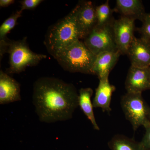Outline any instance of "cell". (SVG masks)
Instances as JSON below:
<instances>
[{"instance_id": "21", "label": "cell", "mask_w": 150, "mask_h": 150, "mask_svg": "<svg viewBox=\"0 0 150 150\" xmlns=\"http://www.w3.org/2000/svg\"><path fill=\"white\" fill-rule=\"evenodd\" d=\"M145 129V134L141 142L146 150H150V125Z\"/></svg>"}, {"instance_id": "6", "label": "cell", "mask_w": 150, "mask_h": 150, "mask_svg": "<svg viewBox=\"0 0 150 150\" xmlns=\"http://www.w3.org/2000/svg\"><path fill=\"white\" fill-rule=\"evenodd\" d=\"M112 24L113 23L102 26L96 25L84 39L86 46L96 56L106 51H118L114 39Z\"/></svg>"}, {"instance_id": "9", "label": "cell", "mask_w": 150, "mask_h": 150, "mask_svg": "<svg viewBox=\"0 0 150 150\" xmlns=\"http://www.w3.org/2000/svg\"><path fill=\"white\" fill-rule=\"evenodd\" d=\"M127 93H142L150 89V67L140 68L131 66L125 81Z\"/></svg>"}, {"instance_id": "5", "label": "cell", "mask_w": 150, "mask_h": 150, "mask_svg": "<svg viewBox=\"0 0 150 150\" xmlns=\"http://www.w3.org/2000/svg\"><path fill=\"white\" fill-rule=\"evenodd\" d=\"M121 105L126 119L131 123L134 131L141 126L146 128L150 125V108L142 93L126 92L121 98Z\"/></svg>"}, {"instance_id": "16", "label": "cell", "mask_w": 150, "mask_h": 150, "mask_svg": "<svg viewBox=\"0 0 150 150\" xmlns=\"http://www.w3.org/2000/svg\"><path fill=\"white\" fill-rule=\"evenodd\" d=\"M108 146L110 150H146L141 142L120 134L112 137Z\"/></svg>"}, {"instance_id": "12", "label": "cell", "mask_w": 150, "mask_h": 150, "mask_svg": "<svg viewBox=\"0 0 150 150\" xmlns=\"http://www.w3.org/2000/svg\"><path fill=\"white\" fill-rule=\"evenodd\" d=\"M121 54L118 51H106L97 55L93 67V75L99 80L108 78Z\"/></svg>"}, {"instance_id": "22", "label": "cell", "mask_w": 150, "mask_h": 150, "mask_svg": "<svg viewBox=\"0 0 150 150\" xmlns=\"http://www.w3.org/2000/svg\"><path fill=\"white\" fill-rule=\"evenodd\" d=\"M13 0H1L0 6L2 7H6L14 3Z\"/></svg>"}, {"instance_id": "18", "label": "cell", "mask_w": 150, "mask_h": 150, "mask_svg": "<svg viewBox=\"0 0 150 150\" xmlns=\"http://www.w3.org/2000/svg\"><path fill=\"white\" fill-rule=\"evenodd\" d=\"M22 11H17L8 18L6 19L0 27V40L1 42L6 40V35L16 24L17 21L21 16Z\"/></svg>"}, {"instance_id": "15", "label": "cell", "mask_w": 150, "mask_h": 150, "mask_svg": "<svg viewBox=\"0 0 150 150\" xmlns=\"http://www.w3.org/2000/svg\"><path fill=\"white\" fill-rule=\"evenodd\" d=\"M93 90L90 88H81L79 93V105L88 120L91 122L94 129L99 131L100 128L95 117L93 110V104L91 98Z\"/></svg>"}, {"instance_id": "4", "label": "cell", "mask_w": 150, "mask_h": 150, "mask_svg": "<svg viewBox=\"0 0 150 150\" xmlns=\"http://www.w3.org/2000/svg\"><path fill=\"white\" fill-rule=\"evenodd\" d=\"M8 53L9 55V68L7 74H19L27 67L36 66L46 59L43 54L34 53L30 49L26 38L16 41H6L1 43V53Z\"/></svg>"}, {"instance_id": "7", "label": "cell", "mask_w": 150, "mask_h": 150, "mask_svg": "<svg viewBox=\"0 0 150 150\" xmlns=\"http://www.w3.org/2000/svg\"><path fill=\"white\" fill-rule=\"evenodd\" d=\"M135 20L121 16L115 20L112 24L113 34L117 49L121 55L127 52L135 37Z\"/></svg>"}, {"instance_id": "8", "label": "cell", "mask_w": 150, "mask_h": 150, "mask_svg": "<svg viewBox=\"0 0 150 150\" xmlns=\"http://www.w3.org/2000/svg\"><path fill=\"white\" fill-rule=\"evenodd\" d=\"M81 39L85 38L97 25L96 8L91 1L81 2L73 9Z\"/></svg>"}, {"instance_id": "19", "label": "cell", "mask_w": 150, "mask_h": 150, "mask_svg": "<svg viewBox=\"0 0 150 150\" xmlns=\"http://www.w3.org/2000/svg\"><path fill=\"white\" fill-rule=\"evenodd\" d=\"M142 27L138 28L142 37L150 40V13L146 14L142 22Z\"/></svg>"}, {"instance_id": "3", "label": "cell", "mask_w": 150, "mask_h": 150, "mask_svg": "<svg viewBox=\"0 0 150 150\" xmlns=\"http://www.w3.org/2000/svg\"><path fill=\"white\" fill-rule=\"evenodd\" d=\"M80 39L72 10L67 16L48 28L44 43L48 53L54 57L63 48Z\"/></svg>"}, {"instance_id": "17", "label": "cell", "mask_w": 150, "mask_h": 150, "mask_svg": "<svg viewBox=\"0 0 150 150\" xmlns=\"http://www.w3.org/2000/svg\"><path fill=\"white\" fill-rule=\"evenodd\" d=\"M113 10L110 8L109 1L96 7L97 25L98 26L112 24L115 20L112 16Z\"/></svg>"}, {"instance_id": "10", "label": "cell", "mask_w": 150, "mask_h": 150, "mask_svg": "<svg viewBox=\"0 0 150 150\" xmlns=\"http://www.w3.org/2000/svg\"><path fill=\"white\" fill-rule=\"evenodd\" d=\"M126 55L131 66L140 68L150 67V40L142 36L135 37Z\"/></svg>"}, {"instance_id": "1", "label": "cell", "mask_w": 150, "mask_h": 150, "mask_svg": "<svg viewBox=\"0 0 150 150\" xmlns=\"http://www.w3.org/2000/svg\"><path fill=\"white\" fill-rule=\"evenodd\" d=\"M32 98L39 120L44 123L69 120L79 106L74 86L54 77H44L35 81Z\"/></svg>"}, {"instance_id": "11", "label": "cell", "mask_w": 150, "mask_h": 150, "mask_svg": "<svg viewBox=\"0 0 150 150\" xmlns=\"http://www.w3.org/2000/svg\"><path fill=\"white\" fill-rule=\"evenodd\" d=\"M20 85L7 73L0 72V104L4 105L21 100Z\"/></svg>"}, {"instance_id": "2", "label": "cell", "mask_w": 150, "mask_h": 150, "mask_svg": "<svg viewBox=\"0 0 150 150\" xmlns=\"http://www.w3.org/2000/svg\"><path fill=\"white\" fill-rule=\"evenodd\" d=\"M96 57L83 42L79 40L63 48L54 57L66 71L93 74V70Z\"/></svg>"}, {"instance_id": "13", "label": "cell", "mask_w": 150, "mask_h": 150, "mask_svg": "<svg viewBox=\"0 0 150 150\" xmlns=\"http://www.w3.org/2000/svg\"><path fill=\"white\" fill-rule=\"evenodd\" d=\"M115 90V87L110 83L108 78L99 80L93 101V107L101 108L104 112H110L112 95Z\"/></svg>"}, {"instance_id": "14", "label": "cell", "mask_w": 150, "mask_h": 150, "mask_svg": "<svg viewBox=\"0 0 150 150\" xmlns=\"http://www.w3.org/2000/svg\"><path fill=\"white\" fill-rule=\"evenodd\" d=\"M114 10L121 14V16L142 22L146 14L143 2L140 0H117Z\"/></svg>"}, {"instance_id": "23", "label": "cell", "mask_w": 150, "mask_h": 150, "mask_svg": "<svg viewBox=\"0 0 150 150\" xmlns=\"http://www.w3.org/2000/svg\"><path fill=\"white\" fill-rule=\"evenodd\" d=\"M149 121H150V117H149Z\"/></svg>"}, {"instance_id": "20", "label": "cell", "mask_w": 150, "mask_h": 150, "mask_svg": "<svg viewBox=\"0 0 150 150\" xmlns=\"http://www.w3.org/2000/svg\"><path fill=\"white\" fill-rule=\"evenodd\" d=\"M43 1L41 0H23L21 1V9L20 10L23 12L25 10H32L35 8Z\"/></svg>"}]
</instances>
